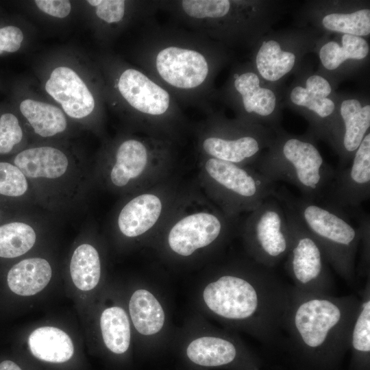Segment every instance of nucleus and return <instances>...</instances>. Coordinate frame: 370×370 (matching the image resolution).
<instances>
[{"label": "nucleus", "mask_w": 370, "mask_h": 370, "mask_svg": "<svg viewBox=\"0 0 370 370\" xmlns=\"http://www.w3.org/2000/svg\"><path fill=\"white\" fill-rule=\"evenodd\" d=\"M290 288L273 269L254 261L221 271L205 285L202 299L214 317L269 344L282 330Z\"/></svg>", "instance_id": "1"}, {"label": "nucleus", "mask_w": 370, "mask_h": 370, "mask_svg": "<svg viewBox=\"0 0 370 370\" xmlns=\"http://www.w3.org/2000/svg\"><path fill=\"white\" fill-rule=\"evenodd\" d=\"M360 299L356 295L300 291L293 286L282 330L291 352L304 370H338L349 350Z\"/></svg>", "instance_id": "2"}, {"label": "nucleus", "mask_w": 370, "mask_h": 370, "mask_svg": "<svg viewBox=\"0 0 370 370\" xmlns=\"http://www.w3.org/2000/svg\"><path fill=\"white\" fill-rule=\"evenodd\" d=\"M274 197L293 210L335 271L346 281L354 282L360 233L349 214L295 196L284 186L278 187Z\"/></svg>", "instance_id": "3"}, {"label": "nucleus", "mask_w": 370, "mask_h": 370, "mask_svg": "<svg viewBox=\"0 0 370 370\" xmlns=\"http://www.w3.org/2000/svg\"><path fill=\"white\" fill-rule=\"evenodd\" d=\"M255 168L275 183L294 186L300 197L317 203L321 201L335 173L312 143L297 138L284 140L280 147L258 160Z\"/></svg>", "instance_id": "4"}, {"label": "nucleus", "mask_w": 370, "mask_h": 370, "mask_svg": "<svg viewBox=\"0 0 370 370\" xmlns=\"http://www.w3.org/2000/svg\"><path fill=\"white\" fill-rule=\"evenodd\" d=\"M280 202L291 235L285 269L293 282V286L306 293L329 294L333 280L324 253L293 210Z\"/></svg>", "instance_id": "5"}, {"label": "nucleus", "mask_w": 370, "mask_h": 370, "mask_svg": "<svg viewBox=\"0 0 370 370\" xmlns=\"http://www.w3.org/2000/svg\"><path fill=\"white\" fill-rule=\"evenodd\" d=\"M245 240L254 261L273 269L286 258L291 235L282 204L275 197L263 201L251 215Z\"/></svg>", "instance_id": "6"}, {"label": "nucleus", "mask_w": 370, "mask_h": 370, "mask_svg": "<svg viewBox=\"0 0 370 370\" xmlns=\"http://www.w3.org/2000/svg\"><path fill=\"white\" fill-rule=\"evenodd\" d=\"M184 357L194 368L260 370L261 361L236 338L226 333L203 335L185 347Z\"/></svg>", "instance_id": "7"}, {"label": "nucleus", "mask_w": 370, "mask_h": 370, "mask_svg": "<svg viewBox=\"0 0 370 370\" xmlns=\"http://www.w3.org/2000/svg\"><path fill=\"white\" fill-rule=\"evenodd\" d=\"M370 197V134L362 139L351 164L336 168L320 202L328 207L347 212L359 209Z\"/></svg>", "instance_id": "8"}, {"label": "nucleus", "mask_w": 370, "mask_h": 370, "mask_svg": "<svg viewBox=\"0 0 370 370\" xmlns=\"http://www.w3.org/2000/svg\"><path fill=\"white\" fill-rule=\"evenodd\" d=\"M205 169L223 190L252 210L267 198L274 197L278 188L276 183L257 170H249L214 158L206 161Z\"/></svg>", "instance_id": "9"}, {"label": "nucleus", "mask_w": 370, "mask_h": 370, "mask_svg": "<svg viewBox=\"0 0 370 370\" xmlns=\"http://www.w3.org/2000/svg\"><path fill=\"white\" fill-rule=\"evenodd\" d=\"M157 71L169 84L182 89L201 85L208 73V64L199 52L178 47L162 49L156 59Z\"/></svg>", "instance_id": "10"}, {"label": "nucleus", "mask_w": 370, "mask_h": 370, "mask_svg": "<svg viewBox=\"0 0 370 370\" xmlns=\"http://www.w3.org/2000/svg\"><path fill=\"white\" fill-rule=\"evenodd\" d=\"M223 224L215 215L199 212L179 221L171 230L168 243L173 251L182 256L219 241L223 233Z\"/></svg>", "instance_id": "11"}, {"label": "nucleus", "mask_w": 370, "mask_h": 370, "mask_svg": "<svg viewBox=\"0 0 370 370\" xmlns=\"http://www.w3.org/2000/svg\"><path fill=\"white\" fill-rule=\"evenodd\" d=\"M45 90L75 119L89 115L95 108V99L84 81L71 69L56 68L45 84Z\"/></svg>", "instance_id": "12"}, {"label": "nucleus", "mask_w": 370, "mask_h": 370, "mask_svg": "<svg viewBox=\"0 0 370 370\" xmlns=\"http://www.w3.org/2000/svg\"><path fill=\"white\" fill-rule=\"evenodd\" d=\"M118 88L132 107L144 114L160 115L169 107V94L138 70H125L119 77Z\"/></svg>", "instance_id": "13"}, {"label": "nucleus", "mask_w": 370, "mask_h": 370, "mask_svg": "<svg viewBox=\"0 0 370 370\" xmlns=\"http://www.w3.org/2000/svg\"><path fill=\"white\" fill-rule=\"evenodd\" d=\"M27 345L32 358L46 365L61 367L75 358V347L70 336L63 330L43 326L29 336Z\"/></svg>", "instance_id": "14"}, {"label": "nucleus", "mask_w": 370, "mask_h": 370, "mask_svg": "<svg viewBox=\"0 0 370 370\" xmlns=\"http://www.w3.org/2000/svg\"><path fill=\"white\" fill-rule=\"evenodd\" d=\"M13 164L27 178L56 179L65 174L69 162L67 156L60 149L38 147L18 153Z\"/></svg>", "instance_id": "15"}, {"label": "nucleus", "mask_w": 370, "mask_h": 370, "mask_svg": "<svg viewBox=\"0 0 370 370\" xmlns=\"http://www.w3.org/2000/svg\"><path fill=\"white\" fill-rule=\"evenodd\" d=\"M358 309L349 341L350 370H370V276L360 292Z\"/></svg>", "instance_id": "16"}, {"label": "nucleus", "mask_w": 370, "mask_h": 370, "mask_svg": "<svg viewBox=\"0 0 370 370\" xmlns=\"http://www.w3.org/2000/svg\"><path fill=\"white\" fill-rule=\"evenodd\" d=\"M162 210L160 199L151 194H143L130 201L121 210L118 225L127 237H136L149 230L158 221Z\"/></svg>", "instance_id": "17"}, {"label": "nucleus", "mask_w": 370, "mask_h": 370, "mask_svg": "<svg viewBox=\"0 0 370 370\" xmlns=\"http://www.w3.org/2000/svg\"><path fill=\"white\" fill-rule=\"evenodd\" d=\"M51 275V267L47 260L31 258L15 264L8 271L7 282L15 294L30 296L45 288Z\"/></svg>", "instance_id": "18"}, {"label": "nucleus", "mask_w": 370, "mask_h": 370, "mask_svg": "<svg viewBox=\"0 0 370 370\" xmlns=\"http://www.w3.org/2000/svg\"><path fill=\"white\" fill-rule=\"evenodd\" d=\"M129 313L136 331L143 336L159 333L165 323V312L158 299L149 290L138 288L129 301Z\"/></svg>", "instance_id": "19"}, {"label": "nucleus", "mask_w": 370, "mask_h": 370, "mask_svg": "<svg viewBox=\"0 0 370 370\" xmlns=\"http://www.w3.org/2000/svg\"><path fill=\"white\" fill-rule=\"evenodd\" d=\"M341 115L345 125L343 138L344 153L338 169L346 166L366 135L370 126V106L362 107L358 100L347 99L341 104Z\"/></svg>", "instance_id": "20"}, {"label": "nucleus", "mask_w": 370, "mask_h": 370, "mask_svg": "<svg viewBox=\"0 0 370 370\" xmlns=\"http://www.w3.org/2000/svg\"><path fill=\"white\" fill-rule=\"evenodd\" d=\"M100 328L107 350L112 356L124 357L131 343L130 323L126 312L116 306L106 308L100 317Z\"/></svg>", "instance_id": "21"}, {"label": "nucleus", "mask_w": 370, "mask_h": 370, "mask_svg": "<svg viewBox=\"0 0 370 370\" xmlns=\"http://www.w3.org/2000/svg\"><path fill=\"white\" fill-rule=\"evenodd\" d=\"M19 110L35 133L42 137L54 136L66 128L63 112L55 106L27 99L20 103Z\"/></svg>", "instance_id": "22"}, {"label": "nucleus", "mask_w": 370, "mask_h": 370, "mask_svg": "<svg viewBox=\"0 0 370 370\" xmlns=\"http://www.w3.org/2000/svg\"><path fill=\"white\" fill-rule=\"evenodd\" d=\"M147 162V151L141 142L133 139L124 141L116 153V163L110 172L112 182L116 186H125L143 173Z\"/></svg>", "instance_id": "23"}, {"label": "nucleus", "mask_w": 370, "mask_h": 370, "mask_svg": "<svg viewBox=\"0 0 370 370\" xmlns=\"http://www.w3.org/2000/svg\"><path fill=\"white\" fill-rule=\"evenodd\" d=\"M203 149L214 158L238 164L256 157L260 144L258 138L249 135L236 139L209 137L204 141Z\"/></svg>", "instance_id": "24"}, {"label": "nucleus", "mask_w": 370, "mask_h": 370, "mask_svg": "<svg viewBox=\"0 0 370 370\" xmlns=\"http://www.w3.org/2000/svg\"><path fill=\"white\" fill-rule=\"evenodd\" d=\"M70 273L78 289L85 291L96 287L101 277V262L97 249L89 244L79 245L71 257Z\"/></svg>", "instance_id": "25"}, {"label": "nucleus", "mask_w": 370, "mask_h": 370, "mask_svg": "<svg viewBox=\"0 0 370 370\" xmlns=\"http://www.w3.org/2000/svg\"><path fill=\"white\" fill-rule=\"evenodd\" d=\"M331 92L328 82L319 75H312L306 81V88L296 86L291 99L296 105L304 106L320 117L329 116L334 110V102L327 98Z\"/></svg>", "instance_id": "26"}, {"label": "nucleus", "mask_w": 370, "mask_h": 370, "mask_svg": "<svg viewBox=\"0 0 370 370\" xmlns=\"http://www.w3.org/2000/svg\"><path fill=\"white\" fill-rule=\"evenodd\" d=\"M237 91L241 95L245 110L262 116L270 115L275 106V96L269 89L261 88L258 77L254 73H245L234 81Z\"/></svg>", "instance_id": "27"}, {"label": "nucleus", "mask_w": 370, "mask_h": 370, "mask_svg": "<svg viewBox=\"0 0 370 370\" xmlns=\"http://www.w3.org/2000/svg\"><path fill=\"white\" fill-rule=\"evenodd\" d=\"M295 62V55L282 51L275 40L264 42L256 56L258 70L269 81L280 79L293 69Z\"/></svg>", "instance_id": "28"}, {"label": "nucleus", "mask_w": 370, "mask_h": 370, "mask_svg": "<svg viewBox=\"0 0 370 370\" xmlns=\"http://www.w3.org/2000/svg\"><path fill=\"white\" fill-rule=\"evenodd\" d=\"M36 235L29 225L19 221L0 225V257L13 258L30 250L35 244Z\"/></svg>", "instance_id": "29"}, {"label": "nucleus", "mask_w": 370, "mask_h": 370, "mask_svg": "<svg viewBox=\"0 0 370 370\" xmlns=\"http://www.w3.org/2000/svg\"><path fill=\"white\" fill-rule=\"evenodd\" d=\"M342 43L341 47L336 42L332 41L321 47L319 57L326 69H335L347 59L362 60L369 53L367 41L360 36L344 34Z\"/></svg>", "instance_id": "30"}, {"label": "nucleus", "mask_w": 370, "mask_h": 370, "mask_svg": "<svg viewBox=\"0 0 370 370\" xmlns=\"http://www.w3.org/2000/svg\"><path fill=\"white\" fill-rule=\"evenodd\" d=\"M323 26L331 31L355 36L370 33V10L363 9L351 14H330L323 18Z\"/></svg>", "instance_id": "31"}, {"label": "nucleus", "mask_w": 370, "mask_h": 370, "mask_svg": "<svg viewBox=\"0 0 370 370\" xmlns=\"http://www.w3.org/2000/svg\"><path fill=\"white\" fill-rule=\"evenodd\" d=\"M27 177L13 163L0 161V196L18 197L27 190Z\"/></svg>", "instance_id": "32"}, {"label": "nucleus", "mask_w": 370, "mask_h": 370, "mask_svg": "<svg viewBox=\"0 0 370 370\" xmlns=\"http://www.w3.org/2000/svg\"><path fill=\"white\" fill-rule=\"evenodd\" d=\"M23 137L18 117L9 111L0 112V155L12 152Z\"/></svg>", "instance_id": "33"}, {"label": "nucleus", "mask_w": 370, "mask_h": 370, "mask_svg": "<svg viewBox=\"0 0 370 370\" xmlns=\"http://www.w3.org/2000/svg\"><path fill=\"white\" fill-rule=\"evenodd\" d=\"M182 6L184 12L192 18H219L227 14L230 2L227 0H185L182 1Z\"/></svg>", "instance_id": "34"}, {"label": "nucleus", "mask_w": 370, "mask_h": 370, "mask_svg": "<svg viewBox=\"0 0 370 370\" xmlns=\"http://www.w3.org/2000/svg\"><path fill=\"white\" fill-rule=\"evenodd\" d=\"M352 215L357 219L360 230L361 242L360 261L358 272L360 275L370 276V221L368 214L362 212L360 208L352 211Z\"/></svg>", "instance_id": "35"}, {"label": "nucleus", "mask_w": 370, "mask_h": 370, "mask_svg": "<svg viewBox=\"0 0 370 370\" xmlns=\"http://www.w3.org/2000/svg\"><path fill=\"white\" fill-rule=\"evenodd\" d=\"M24 38L20 27L13 24L0 25V55L19 50Z\"/></svg>", "instance_id": "36"}, {"label": "nucleus", "mask_w": 370, "mask_h": 370, "mask_svg": "<svg viewBox=\"0 0 370 370\" xmlns=\"http://www.w3.org/2000/svg\"><path fill=\"white\" fill-rule=\"evenodd\" d=\"M97 16L108 23L120 21L125 14V1L101 0L96 7Z\"/></svg>", "instance_id": "37"}, {"label": "nucleus", "mask_w": 370, "mask_h": 370, "mask_svg": "<svg viewBox=\"0 0 370 370\" xmlns=\"http://www.w3.org/2000/svg\"><path fill=\"white\" fill-rule=\"evenodd\" d=\"M35 3L40 10L57 18L67 16L71 10V2L66 0H36Z\"/></svg>", "instance_id": "38"}, {"label": "nucleus", "mask_w": 370, "mask_h": 370, "mask_svg": "<svg viewBox=\"0 0 370 370\" xmlns=\"http://www.w3.org/2000/svg\"><path fill=\"white\" fill-rule=\"evenodd\" d=\"M0 370H24V369L15 361L4 360L0 362Z\"/></svg>", "instance_id": "39"}, {"label": "nucleus", "mask_w": 370, "mask_h": 370, "mask_svg": "<svg viewBox=\"0 0 370 370\" xmlns=\"http://www.w3.org/2000/svg\"><path fill=\"white\" fill-rule=\"evenodd\" d=\"M101 1V0H88V1H87V2H88L90 5H92V6L97 7V6H98V5L100 4Z\"/></svg>", "instance_id": "40"}]
</instances>
